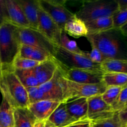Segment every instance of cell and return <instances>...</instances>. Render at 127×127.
<instances>
[{
  "mask_svg": "<svg viewBox=\"0 0 127 127\" xmlns=\"http://www.w3.org/2000/svg\"><path fill=\"white\" fill-rule=\"evenodd\" d=\"M39 7L63 31L67 22L75 17V14L65 7L63 1L53 0H38Z\"/></svg>",
  "mask_w": 127,
  "mask_h": 127,
  "instance_id": "8",
  "label": "cell"
},
{
  "mask_svg": "<svg viewBox=\"0 0 127 127\" xmlns=\"http://www.w3.org/2000/svg\"><path fill=\"white\" fill-rule=\"evenodd\" d=\"M88 119L92 122L112 117L116 113L110 105L105 102L101 95L88 98Z\"/></svg>",
  "mask_w": 127,
  "mask_h": 127,
  "instance_id": "9",
  "label": "cell"
},
{
  "mask_svg": "<svg viewBox=\"0 0 127 127\" xmlns=\"http://www.w3.org/2000/svg\"><path fill=\"white\" fill-rule=\"evenodd\" d=\"M119 116L122 122L124 125L127 124V110H122L119 112Z\"/></svg>",
  "mask_w": 127,
  "mask_h": 127,
  "instance_id": "37",
  "label": "cell"
},
{
  "mask_svg": "<svg viewBox=\"0 0 127 127\" xmlns=\"http://www.w3.org/2000/svg\"><path fill=\"white\" fill-rule=\"evenodd\" d=\"M15 74L22 85L26 88L38 86V81L33 73L32 69L25 70H14Z\"/></svg>",
  "mask_w": 127,
  "mask_h": 127,
  "instance_id": "26",
  "label": "cell"
},
{
  "mask_svg": "<svg viewBox=\"0 0 127 127\" xmlns=\"http://www.w3.org/2000/svg\"><path fill=\"white\" fill-rule=\"evenodd\" d=\"M119 5V10H124L127 9V0H117Z\"/></svg>",
  "mask_w": 127,
  "mask_h": 127,
  "instance_id": "38",
  "label": "cell"
},
{
  "mask_svg": "<svg viewBox=\"0 0 127 127\" xmlns=\"http://www.w3.org/2000/svg\"><path fill=\"white\" fill-rule=\"evenodd\" d=\"M113 26L115 29H120L127 23V9L119 10L112 16Z\"/></svg>",
  "mask_w": 127,
  "mask_h": 127,
  "instance_id": "33",
  "label": "cell"
},
{
  "mask_svg": "<svg viewBox=\"0 0 127 127\" xmlns=\"http://www.w3.org/2000/svg\"><path fill=\"white\" fill-rule=\"evenodd\" d=\"M0 125L2 127L14 126V108L4 97L0 104Z\"/></svg>",
  "mask_w": 127,
  "mask_h": 127,
  "instance_id": "24",
  "label": "cell"
},
{
  "mask_svg": "<svg viewBox=\"0 0 127 127\" xmlns=\"http://www.w3.org/2000/svg\"><path fill=\"white\" fill-rule=\"evenodd\" d=\"M19 36L21 45H26L42 50L53 57L56 47L53 43L45 37L38 30L28 27L19 28Z\"/></svg>",
  "mask_w": 127,
  "mask_h": 127,
  "instance_id": "7",
  "label": "cell"
},
{
  "mask_svg": "<svg viewBox=\"0 0 127 127\" xmlns=\"http://www.w3.org/2000/svg\"><path fill=\"white\" fill-rule=\"evenodd\" d=\"M63 31L74 38L86 37L88 34L85 22L76 17V16L66 23Z\"/></svg>",
  "mask_w": 127,
  "mask_h": 127,
  "instance_id": "20",
  "label": "cell"
},
{
  "mask_svg": "<svg viewBox=\"0 0 127 127\" xmlns=\"http://www.w3.org/2000/svg\"><path fill=\"white\" fill-rule=\"evenodd\" d=\"M119 11L117 0H93L84 1L76 17L86 22L97 19L112 17Z\"/></svg>",
  "mask_w": 127,
  "mask_h": 127,
  "instance_id": "4",
  "label": "cell"
},
{
  "mask_svg": "<svg viewBox=\"0 0 127 127\" xmlns=\"http://www.w3.org/2000/svg\"><path fill=\"white\" fill-rule=\"evenodd\" d=\"M88 33H99L114 29L112 17L97 19L85 22Z\"/></svg>",
  "mask_w": 127,
  "mask_h": 127,
  "instance_id": "22",
  "label": "cell"
},
{
  "mask_svg": "<svg viewBox=\"0 0 127 127\" xmlns=\"http://www.w3.org/2000/svg\"><path fill=\"white\" fill-rule=\"evenodd\" d=\"M1 76H2V65H1V59H0V79L1 78Z\"/></svg>",
  "mask_w": 127,
  "mask_h": 127,
  "instance_id": "42",
  "label": "cell"
},
{
  "mask_svg": "<svg viewBox=\"0 0 127 127\" xmlns=\"http://www.w3.org/2000/svg\"><path fill=\"white\" fill-rule=\"evenodd\" d=\"M0 127H1V125H0Z\"/></svg>",
  "mask_w": 127,
  "mask_h": 127,
  "instance_id": "45",
  "label": "cell"
},
{
  "mask_svg": "<svg viewBox=\"0 0 127 127\" xmlns=\"http://www.w3.org/2000/svg\"><path fill=\"white\" fill-rule=\"evenodd\" d=\"M122 88L117 86H109L107 87L106 89L101 95L102 98L108 105L111 106L117 98L119 96Z\"/></svg>",
  "mask_w": 127,
  "mask_h": 127,
  "instance_id": "30",
  "label": "cell"
},
{
  "mask_svg": "<svg viewBox=\"0 0 127 127\" xmlns=\"http://www.w3.org/2000/svg\"><path fill=\"white\" fill-rule=\"evenodd\" d=\"M38 30L55 45L59 46L62 30L40 7L38 9Z\"/></svg>",
  "mask_w": 127,
  "mask_h": 127,
  "instance_id": "11",
  "label": "cell"
},
{
  "mask_svg": "<svg viewBox=\"0 0 127 127\" xmlns=\"http://www.w3.org/2000/svg\"><path fill=\"white\" fill-rule=\"evenodd\" d=\"M18 56L22 58H28L35 62H43L52 58V55L42 50L37 49L26 45H21Z\"/></svg>",
  "mask_w": 127,
  "mask_h": 127,
  "instance_id": "21",
  "label": "cell"
},
{
  "mask_svg": "<svg viewBox=\"0 0 127 127\" xmlns=\"http://www.w3.org/2000/svg\"><path fill=\"white\" fill-rule=\"evenodd\" d=\"M92 49L91 52H87L86 57L90 60L91 62L94 63H98V64H102L104 62L105 58L102 54L101 52L94 47H91Z\"/></svg>",
  "mask_w": 127,
  "mask_h": 127,
  "instance_id": "34",
  "label": "cell"
},
{
  "mask_svg": "<svg viewBox=\"0 0 127 127\" xmlns=\"http://www.w3.org/2000/svg\"><path fill=\"white\" fill-rule=\"evenodd\" d=\"M33 127H45V122H41L37 120Z\"/></svg>",
  "mask_w": 127,
  "mask_h": 127,
  "instance_id": "40",
  "label": "cell"
},
{
  "mask_svg": "<svg viewBox=\"0 0 127 127\" xmlns=\"http://www.w3.org/2000/svg\"><path fill=\"white\" fill-rule=\"evenodd\" d=\"M62 75V70L58 66V69L55 72L53 78L47 83L38 86L40 89L46 95L47 100H57L60 102H63V91L60 82Z\"/></svg>",
  "mask_w": 127,
  "mask_h": 127,
  "instance_id": "13",
  "label": "cell"
},
{
  "mask_svg": "<svg viewBox=\"0 0 127 127\" xmlns=\"http://www.w3.org/2000/svg\"><path fill=\"white\" fill-rule=\"evenodd\" d=\"M39 62L20 57L17 56L14 60L13 61L12 64V69L13 70H25V69H31L37 66Z\"/></svg>",
  "mask_w": 127,
  "mask_h": 127,
  "instance_id": "29",
  "label": "cell"
},
{
  "mask_svg": "<svg viewBox=\"0 0 127 127\" xmlns=\"http://www.w3.org/2000/svg\"><path fill=\"white\" fill-rule=\"evenodd\" d=\"M56 127H65L77 122L68 112L64 102H61L48 119Z\"/></svg>",
  "mask_w": 127,
  "mask_h": 127,
  "instance_id": "18",
  "label": "cell"
},
{
  "mask_svg": "<svg viewBox=\"0 0 127 127\" xmlns=\"http://www.w3.org/2000/svg\"><path fill=\"white\" fill-rule=\"evenodd\" d=\"M123 110H127V107H126L124 109H123Z\"/></svg>",
  "mask_w": 127,
  "mask_h": 127,
  "instance_id": "43",
  "label": "cell"
},
{
  "mask_svg": "<svg viewBox=\"0 0 127 127\" xmlns=\"http://www.w3.org/2000/svg\"><path fill=\"white\" fill-rule=\"evenodd\" d=\"M101 68L104 73L127 74V60H106L101 64Z\"/></svg>",
  "mask_w": 127,
  "mask_h": 127,
  "instance_id": "23",
  "label": "cell"
},
{
  "mask_svg": "<svg viewBox=\"0 0 127 127\" xmlns=\"http://www.w3.org/2000/svg\"><path fill=\"white\" fill-rule=\"evenodd\" d=\"M91 122L88 119L79 120L65 127H91Z\"/></svg>",
  "mask_w": 127,
  "mask_h": 127,
  "instance_id": "36",
  "label": "cell"
},
{
  "mask_svg": "<svg viewBox=\"0 0 127 127\" xmlns=\"http://www.w3.org/2000/svg\"><path fill=\"white\" fill-rule=\"evenodd\" d=\"M113 111L119 112L127 107V85L123 87L115 102L111 105Z\"/></svg>",
  "mask_w": 127,
  "mask_h": 127,
  "instance_id": "31",
  "label": "cell"
},
{
  "mask_svg": "<svg viewBox=\"0 0 127 127\" xmlns=\"http://www.w3.org/2000/svg\"><path fill=\"white\" fill-rule=\"evenodd\" d=\"M102 82L106 87H123L127 85V74L105 73L103 74Z\"/></svg>",
  "mask_w": 127,
  "mask_h": 127,
  "instance_id": "25",
  "label": "cell"
},
{
  "mask_svg": "<svg viewBox=\"0 0 127 127\" xmlns=\"http://www.w3.org/2000/svg\"><path fill=\"white\" fill-rule=\"evenodd\" d=\"M64 103L68 112L76 121L88 119V104L87 98H79Z\"/></svg>",
  "mask_w": 127,
  "mask_h": 127,
  "instance_id": "16",
  "label": "cell"
},
{
  "mask_svg": "<svg viewBox=\"0 0 127 127\" xmlns=\"http://www.w3.org/2000/svg\"><path fill=\"white\" fill-rule=\"evenodd\" d=\"M4 21H7L5 0H0V23Z\"/></svg>",
  "mask_w": 127,
  "mask_h": 127,
  "instance_id": "35",
  "label": "cell"
},
{
  "mask_svg": "<svg viewBox=\"0 0 127 127\" xmlns=\"http://www.w3.org/2000/svg\"><path fill=\"white\" fill-rule=\"evenodd\" d=\"M37 119L27 107L14 109L13 127H33Z\"/></svg>",
  "mask_w": 127,
  "mask_h": 127,
  "instance_id": "19",
  "label": "cell"
},
{
  "mask_svg": "<svg viewBox=\"0 0 127 127\" xmlns=\"http://www.w3.org/2000/svg\"><path fill=\"white\" fill-rule=\"evenodd\" d=\"M0 91L2 97L14 108L27 107L28 93L12 69H4L0 79Z\"/></svg>",
  "mask_w": 127,
  "mask_h": 127,
  "instance_id": "3",
  "label": "cell"
},
{
  "mask_svg": "<svg viewBox=\"0 0 127 127\" xmlns=\"http://www.w3.org/2000/svg\"><path fill=\"white\" fill-rule=\"evenodd\" d=\"M28 93L29 104L37 102L40 100H47V97L38 86L26 88Z\"/></svg>",
  "mask_w": 127,
  "mask_h": 127,
  "instance_id": "32",
  "label": "cell"
},
{
  "mask_svg": "<svg viewBox=\"0 0 127 127\" xmlns=\"http://www.w3.org/2000/svg\"><path fill=\"white\" fill-rule=\"evenodd\" d=\"M24 11L30 27L38 29V9L39 4L38 0H17Z\"/></svg>",
  "mask_w": 127,
  "mask_h": 127,
  "instance_id": "17",
  "label": "cell"
},
{
  "mask_svg": "<svg viewBox=\"0 0 127 127\" xmlns=\"http://www.w3.org/2000/svg\"><path fill=\"white\" fill-rule=\"evenodd\" d=\"M120 31L124 36L127 38V23L125 24L124 26H123L120 29Z\"/></svg>",
  "mask_w": 127,
  "mask_h": 127,
  "instance_id": "39",
  "label": "cell"
},
{
  "mask_svg": "<svg viewBox=\"0 0 127 127\" xmlns=\"http://www.w3.org/2000/svg\"><path fill=\"white\" fill-rule=\"evenodd\" d=\"M53 58L61 69H82L103 72L101 64L94 63L86 55L71 53L60 46L56 47Z\"/></svg>",
  "mask_w": 127,
  "mask_h": 127,
  "instance_id": "6",
  "label": "cell"
},
{
  "mask_svg": "<svg viewBox=\"0 0 127 127\" xmlns=\"http://www.w3.org/2000/svg\"><path fill=\"white\" fill-rule=\"evenodd\" d=\"M45 127H56L53 124L48 121V120L45 121Z\"/></svg>",
  "mask_w": 127,
  "mask_h": 127,
  "instance_id": "41",
  "label": "cell"
},
{
  "mask_svg": "<svg viewBox=\"0 0 127 127\" xmlns=\"http://www.w3.org/2000/svg\"><path fill=\"white\" fill-rule=\"evenodd\" d=\"M61 70L63 78L74 83L95 84L102 82L104 73L101 71L82 69H61Z\"/></svg>",
  "mask_w": 127,
  "mask_h": 127,
  "instance_id": "10",
  "label": "cell"
},
{
  "mask_svg": "<svg viewBox=\"0 0 127 127\" xmlns=\"http://www.w3.org/2000/svg\"><path fill=\"white\" fill-rule=\"evenodd\" d=\"M60 82L63 91V102L79 98L88 99L94 95H102L107 88L103 82L95 84H80L67 80L62 75Z\"/></svg>",
  "mask_w": 127,
  "mask_h": 127,
  "instance_id": "5",
  "label": "cell"
},
{
  "mask_svg": "<svg viewBox=\"0 0 127 127\" xmlns=\"http://www.w3.org/2000/svg\"><path fill=\"white\" fill-rule=\"evenodd\" d=\"M119 116V112H116L112 117L97 122H91V127H125Z\"/></svg>",
  "mask_w": 127,
  "mask_h": 127,
  "instance_id": "28",
  "label": "cell"
},
{
  "mask_svg": "<svg viewBox=\"0 0 127 127\" xmlns=\"http://www.w3.org/2000/svg\"><path fill=\"white\" fill-rule=\"evenodd\" d=\"M58 68V63L53 57H52L40 63L32 69V71L40 86L50 80Z\"/></svg>",
  "mask_w": 127,
  "mask_h": 127,
  "instance_id": "15",
  "label": "cell"
},
{
  "mask_svg": "<svg viewBox=\"0 0 127 127\" xmlns=\"http://www.w3.org/2000/svg\"><path fill=\"white\" fill-rule=\"evenodd\" d=\"M86 37L91 47L99 50L105 60H127V38L119 29L88 33Z\"/></svg>",
  "mask_w": 127,
  "mask_h": 127,
  "instance_id": "1",
  "label": "cell"
},
{
  "mask_svg": "<svg viewBox=\"0 0 127 127\" xmlns=\"http://www.w3.org/2000/svg\"><path fill=\"white\" fill-rule=\"evenodd\" d=\"M125 127H127V124H126V125H125Z\"/></svg>",
  "mask_w": 127,
  "mask_h": 127,
  "instance_id": "44",
  "label": "cell"
},
{
  "mask_svg": "<svg viewBox=\"0 0 127 127\" xmlns=\"http://www.w3.org/2000/svg\"><path fill=\"white\" fill-rule=\"evenodd\" d=\"M59 46L62 48H64L66 50L71 52V53L86 56L87 52L82 50L78 47L76 42L74 40H71L64 31H62V34H61Z\"/></svg>",
  "mask_w": 127,
  "mask_h": 127,
  "instance_id": "27",
  "label": "cell"
},
{
  "mask_svg": "<svg viewBox=\"0 0 127 127\" xmlns=\"http://www.w3.org/2000/svg\"><path fill=\"white\" fill-rule=\"evenodd\" d=\"M60 102L53 100H43L29 104L27 108L36 118L37 120L45 122L48 120Z\"/></svg>",
  "mask_w": 127,
  "mask_h": 127,
  "instance_id": "14",
  "label": "cell"
},
{
  "mask_svg": "<svg viewBox=\"0 0 127 127\" xmlns=\"http://www.w3.org/2000/svg\"><path fill=\"white\" fill-rule=\"evenodd\" d=\"M21 46L18 27L7 21L1 22L0 59L2 71L12 69V62L18 56Z\"/></svg>",
  "mask_w": 127,
  "mask_h": 127,
  "instance_id": "2",
  "label": "cell"
},
{
  "mask_svg": "<svg viewBox=\"0 0 127 127\" xmlns=\"http://www.w3.org/2000/svg\"><path fill=\"white\" fill-rule=\"evenodd\" d=\"M7 21L20 29L30 27L24 11L17 0H5Z\"/></svg>",
  "mask_w": 127,
  "mask_h": 127,
  "instance_id": "12",
  "label": "cell"
}]
</instances>
